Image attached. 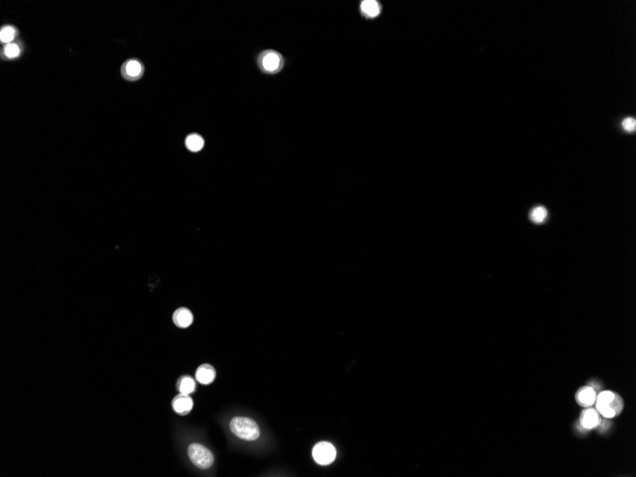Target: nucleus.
Instances as JSON below:
<instances>
[{
	"instance_id": "obj_1",
	"label": "nucleus",
	"mask_w": 636,
	"mask_h": 477,
	"mask_svg": "<svg viewBox=\"0 0 636 477\" xmlns=\"http://www.w3.org/2000/svg\"><path fill=\"white\" fill-rule=\"evenodd\" d=\"M596 409L606 418H614L622 412L623 400L618 394L604 391L596 396Z\"/></svg>"
},
{
	"instance_id": "obj_2",
	"label": "nucleus",
	"mask_w": 636,
	"mask_h": 477,
	"mask_svg": "<svg viewBox=\"0 0 636 477\" xmlns=\"http://www.w3.org/2000/svg\"><path fill=\"white\" fill-rule=\"evenodd\" d=\"M230 429L233 435L247 441L256 440L260 435L257 424L249 417H233L230 423Z\"/></svg>"
},
{
	"instance_id": "obj_3",
	"label": "nucleus",
	"mask_w": 636,
	"mask_h": 477,
	"mask_svg": "<svg viewBox=\"0 0 636 477\" xmlns=\"http://www.w3.org/2000/svg\"><path fill=\"white\" fill-rule=\"evenodd\" d=\"M188 456L194 466L203 470L210 468L213 463L212 451L200 444H191L188 448Z\"/></svg>"
},
{
	"instance_id": "obj_4",
	"label": "nucleus",
	"mask_w": 636,
	"mask_h": 477,
	"mask_svg": "<svg viewBox=\"0 0 636 477\" xmlns=\"http://www.w3.org/2000/svg\"><path fill=\"white\" fill-rule=\"evenodd\" d=\"M258 65L264 72L276 73L282 69L283 58L276 51H264L258 57Z\"/></svg>"
},
{
	"instance_id": "obj_5",
	"label": "nucleus",
	"mask_w": 636,
	"mask_h": 477,
	"mask_svg": "<svg viewBox=\"0 0 636 477\" xmlns=\"http://www.w3.org/2000/svg\"><path fill=\"white\" fill-rule=\"evenodd\" d=\"M312 456L315 462L320 465L332 463L336 456V450L333 445L329 442H320L312 449Z\"/></svg>"
},
{
	"instance_id": "obj_6",
	"label": "nucleus",
	"mask_w": 636,
	"mask_h": 477,
	"mask_svg": "<svg viewBox=\"0 0 636 477\" xmlns=\"http://www.w3.org/2000/svg\"><path fill=\"white\" fill-rule=\"evenodd\" d=\"M193 406L192 399L189 394L180 393L173 400V409L178 414H187L190 413Z\"/></svg>"
},
{
	"instance_id": "obj_7",
	"label": "nucleus",
	"mask_w": 636,
	"mask_h": 477,
	"mask_svg": "<svg viewBox=\"0 0 636 477\" xmlns=\"http://www.w3.org/2000/svg\"><path fill=\"white\" fill-rule=\"evenodd\" d=\"M580 423L582 427L587 430H592L600 424V415L597 413L596 410H594L593 408H588L587 410H585L581 414Z\"/></svg>"
},
{
	"instance_id": "obj_8",
	"label": "nucleus",
	"mask_w": 636,
	"mask_h": 477,
	"mask_svg": "<svg viewBox=\"0 0 636 477\" xmlns=\"http://www.w3.org/2000/svg\"><path fill=\"white\" fill-rule=\"evenodd\" d=\"M596 392L592 387H583L576 393V401L581 406L592 407L596 401Z\"/></svg>"
},
{
	"instance_id": "obj_9",
	"label": "nucleus",
	"mask_w": 636,
	"mask_h": 477,
	"mask_svg": "<svg viewBox=\"0 0 636 477\" xmlns=\"http://www.w3.org/2000/svg\"><path fill=\"white\" fill-rule=\"evenodd\" d=\"M173 320L177 327L185 329L191 326L193 316L190 310L186 308H179L173 314Z\"/></svg>"
},
{
	"instance_id": "obj_10",
	"label": "nucleus",
	"mask_w": 636,
	"mask_h": 477,
	"mask_svg": "<svg viewBox=\"0 0 636 477\" xmlns=\"http://www.w3.org/2000/svg\"><path fill=\"white\" fill-rule=\"evenodd\" d=\"M195 378L200 384H211L215 378V370L211 365H202L197 370Z\"/></svg>"
},
{
	"instance_id": "obj_11",
	"label": "nucleus",
	"mask_w": 636,
	"mask_h": 477,
	"mask_svg": "<svg viewBox=\"0 0 636 477\" xmlns=\"http://www.w3.org/2000/svg\"><path fill=\"white\" fill-rule=\"evenodd\" d=\"M361 11L368 17H376L380 14V5L375 0H366L361 3Z\"/></svg>"
},
{
	"instance_id": "obj_12",
	"label": "nucleus",
	"mask_w": 636,
	"mask_h": 477,
	"mask_svg": "<svg viewBox=\"0 0 636 477\" xmlns=\"http://www.w3.org/2000/svg\"><path fill=\"white\" fill-rule=\"evenodd\" d=\"M124 71L130 79H138L143 72L141 63L137 60H130L125 64Z\"/></svg>"
},
{
	"instance_id": "obj_13",
	"label": "nucleus",
	"mask_w": 636,
	"mask_h": 477,
	"mask_svg": "<svg viewBox=\"0 0 636 477\" xmlns=\"http://www.w3.org/2000/svg\"><path fill=\"white\" fill-rule=\"evenodd\" d=\"M185 144L188 150L197 153L202 150L204 147V139L197 134H192L186 138Z\"/></svg>"
},
{
	"instance_id": "obj_14",
	"label": "nucleus",
	"mask_w": 636,
	"mask_h": 477,
	"mask_svg": "<svg viewBox=\"0 0 636 477\" xmlns=\"http://www.w3.org/2000/svg\"><path fill=\"white\" fill-rule=\"evenodd\" d=\"M177 387L180 393L190 394L191 392H194L195 390V382L190 376H183L179 379Z\"/></svg>"
},
{
	"instance_id": "obj_15",
	"label": "nucleus",
	"mask_w": 636,
	"mask_h": 477,
	"mask_svg": "<svg viewBox=\"0 0 636 477\" xmlns=\"http://www.w3.org/2000/svg\"><path fill=\"white\" fill-rule=\"evenodd\" d=\"M547 215H548L547 210L545 209L544 207L539 206L534 208L530 212V218L532 222L539 224V223L544 222L545 219L547 218Z\"/></svg>"
},
{
	"instance_id": "obj_16",
	"label": "nucleus",
	"mask_w": 636,
	"mask_h": 477,
	"mask_svg": "<svg viewBox=\"0 0 636 477\" xmlns=\"http://www.w3.org/2000/svg\"><path fill=\"white\" fill-rule=\"evenodd\" d=\"M15 35H16V32H15V29L14 27H12V26L3 27V28L1 29V32H0L1 42L7 43V44L12 43V41L14 39V37H15Z\"/></svg>"
},
{
	"instance_id": "obj_17",
	"label": "nucleus",
	"mask_w": 636,
	"mask_h": 477,
	"mask_svg": "<svg viewBox=\"0 0 636 477\" xmlns=\"http://www.w3.org/2000/svg\"><path fill=\"white\" fill-rule=\"evenodd\" d=\"M4 54L8 58H15L20 54V48L15 43H9L4 48Z\"/></svg>"
},
{
	"instance_id": "obj_18",
	"label": "nucleus",
	"mask_w": 636,
	"mask_h": 477,
	"mask_svg": "<svg viewBox=\"0 0 636 477\" xmlns=\"http://www.w3.org/2000/svg\"><path fill=\"white\" fill-rule=\"evenodd\" d=\"M622 127L627 132H634L636 128V120L633 117H628L622 122Z\"/></svg>"
}]
</instances>
